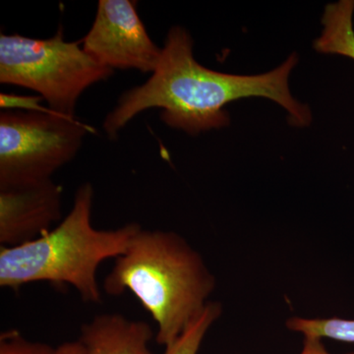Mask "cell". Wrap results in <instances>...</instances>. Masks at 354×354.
I'll return each instance as SVG.
<instances>
[{"mask_svg":"<svg viewBox=\"0 0 354 354\" xmlns=\"http://www.w3.org/2000/svg\"><path fill=\"white\" fill-rule=\"evenodd\" d=\"M354 0L328 4L322 17V34L314 41L318 53L339 55L354 60Z\"/></svg>","mask_w":354,"mask_h":354,"instance_id":"cell-9","label":"cell"},{"mask_svg":"<svg viewBox=\"0 0 354 354\" xmlns=\"http://www.w3.org/2000/svg\"><path fill=\"white\" fill-rule=\"evenodd\" d=\"M88 128L50 111L0 113V189L51 179L83 145Z\"/></svg>","mask_w":354,"mask_h":354,"instance_id":"cell-5","label":"cell"},{"mask_svg":"<svg viewBox=\"0 0 354 354\" xmlns=\"http://www.w3.org/2000/svg\"><path fill=\"white\" fill-rule=\"evenodd\" d=\"M223 312L221 304L209 301L200 315L186 328L183 334L165 348L164 354H197L205 335L218 321Z\"/></svg>","mask_w":354,"mask_h":354,"instance_id":"cell-11","label":"cell"},{"mask_svg":"<svg viewBox=\"0 0 354 354\" xmlns=\"http://www.w3.org/2000/svg\"><path fill=\"white\" fill-rule=\"evenodd\" d=\"M300 354H332L326 349L322 339L315 337H304V348ZM354 354V353H348Z\"/></svg>","mask_w":354,"mask_h":354,"instance_id":"cell-14","label":"cell"},{"mask_svg":"<svg viewBox=\"0 0 354 354\" xmlns=\"http://www.w3.org/2000/svg\"><path fill=\"white\" fill-rule=\"evenodd\" d=\"M43 101L39 95L37 97H24V95H15L1 94L0 95V104L2 109H20L19 111H43L39 102Z\"/></svg>","mask_w":354,"mask_h":354,"instance_id":"cell-13","label":"cell"},{"mask_svg":"<svg viewBox=\"0 0 354 354\" xmlns=\"http://www.w3.org/2000/svg\"><path fill=\"white\" fill-rule=\"evenodd\" d=\"M62 186L53 178L0 189V243L15 247L43 236L62 218Z\"/></svg>","mask_w":354,"mask_h":354,"instance_id":"cell-7","label":"cell"},{"mask_svg":"<svg viewBox=\"0 0 354 354\" xmlns=\"http://www.w3.org/2000/svg\"><path fill=\"white\" fill-rule=\"evenodd\" d=\"M0 354H58V351L44 342L25 339L19 330H8L0 335Z\"/></svg>","mask_w":354,"mask_h":354,"instance_id":"cell-12","label":"cell"},{"mask_svg":"<svg viewBox=\"0 0 354 354\" xmlns=\"http://www.w3.org/2000/svg\"><path fill=\"white\" fill-rule=\"evenodd\" d=\"M75 41L64 39L62 28L50 39L0 35V83L36 92L48 109L76 118L79 99L87 88L113 75Z\"/></svg>","mask_w":354,"mask_h":354,"instance_id":"cell-4","label":"cell"},{"mask_svg":"<svg viewBox=\"0 0 354 354\" xmlns=\"http://www.w3.org/2000/svg\"><path fill=\"white\" fill-rule=\"evenodd\" d=\"M215 288V277L184 237L143 228L104 281L111 297L131 291L157 323L156 341L165 348L200 315Z\"/></svg>","mask_w":354,"mask_h":354,"instance_id":"cell-2","label":"cell"},{"mask_svg":"<svg viewBox=\"0 0 354 354\" xmlns=\"http://www.w3.org/2000/svg\"><path fill=\"white\" fill-rule=\"evenodd\" d=\"M58 354H87L80 342H67L57 348Z\"/></svg>","mask_w":354,"mask_h":354,"instance_id":"cell-15","label":"cell"},{"mask_svg":"<svg viewBox=\"0 0 354 354\" xmlns=\"http://www.w3.org/2000/svg\"><path fill=\"white\" fill-rule=\"evenodd\" d=\"M297 62V53H292L281 66L261 75L214 71L198 64L189 32L174 26L167 34L152 76L123 93L106 114L102 128L109 139L115 140L137 115L148 109H160V120L165 124L198 135L227 127V104L250 97L276 102L288 111L291 124L308 127L311 111L291 95L288 86L290 72Z\"/></svg>","mask_w":354,"mask_h":354,"instance_id":"cell-1","label":"cell"},{"mask_svg":"<svg viewBox=\"0 0 354 354\" xmlns=\"http://www.w3.org/2000/svg\"><path fill=\"white\" fill-rule=\"evenodd\" d=\"M83 50L108 68L153 73L162 48L149 36L131 0H100Z\"/></svg>","mask_w":354,"mask_h":354,"instance_id":"cell-6","label":"cell"},{"mask_svg":"<svg viewBox=\"0 0 354 354\" xmlns=\"http://www.w3.org/2000/svg\"><path fill=\"white\" fill-rule=\"evenodd\" d=\"M286 328L300 333L304 337L330 339L354 344V320L334 318L307 319L291 317L286 321Z\"/></svg>","mask_w":354,"mask_h":354,"instance_id":"cell-10","label":"cell"},{"mask_svg":"<svg viewBox=\"0 0 354 354\" xmlns=\"http://www.w3.org/2000/svg\"><path fill=\"white\" fill-rule=\"evenodd\" d=\"M94 197L92 184L83 183L76 190L68 215L57 227L29 243L1 246L0 286L17 290L38 281L68 283L83 301L101 304L97 268L104 260L124 254L142 227L130 223L115 230H97L92 225Z\"/></svg>","mask_w":354,"mask_h":354,"instance_id":"cell-3","label":"cell"},{"mask_svg":"<svg viewBox=\"0 0 354 354\" xmlns=\"http://www.w3.org/2000/svg\"><path fill=\"white\" fill-rule=\"evenodd\" d=\"M153 337L148 323L104 313L81 326L78 341L87 354H155L149 348Z\"/></svg>","mask_w":354,"mask_h":354,"instance_id":"cell-8","label":"cell"}]
</instances>
